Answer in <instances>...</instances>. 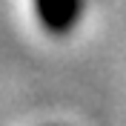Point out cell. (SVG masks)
<instances>
[{
  "label": "cell",
  "mask_w": 126,
  "mask_h": 126,
  "mask_svg": "<svg viewBox=\"0 0 126 126\" xmlns=\"http://www.w3.org/2000/svg\"><path fill=\"white\" fill-rule=\"evenodd\" d=\"M37 17L49 34H69L83 15V0H34Z\"/></svg>",
  "instance_id": "cell-1"
}]
</instances>
